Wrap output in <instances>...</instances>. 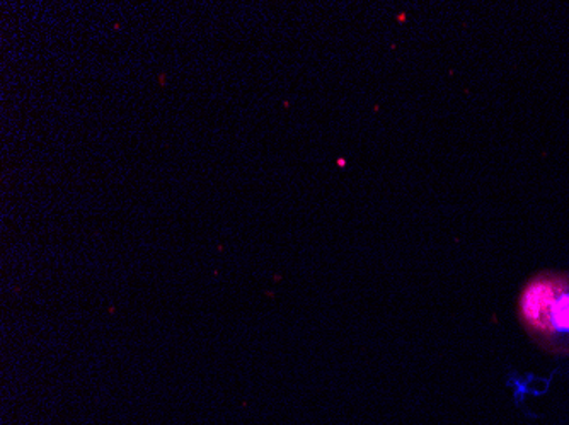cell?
<instances>
[{
  "label": "cell",
  "instance_id": "cell-1",
  "mask_svg": "<svg viewBox=\"0 0 569 425\" xmlns=\"http://www.w3.org/2000/svg\"><path fill=\"white\" fill-rule=\"evenodd\" d=\"M517 313L540 350L569 356V273L540 271L520 290Z\"/></svg>",
  "mask_w": 569,
  "mask_h": 425
}]
</instances>
